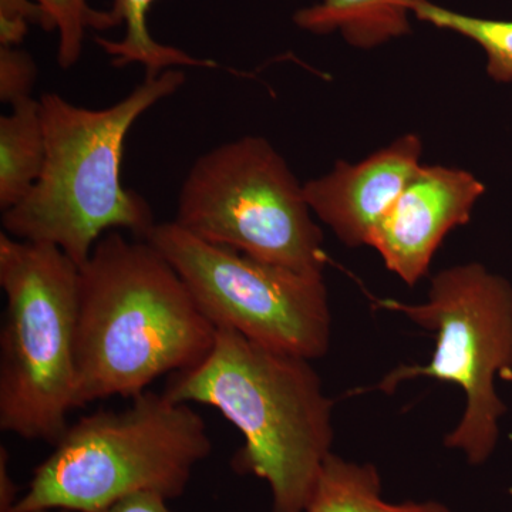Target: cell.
I'll return each mask as SVG.
<instances>
[{"mask_svg":"<svg viewBox=\"0 0 512 512\" xmlns=\"http://www.w3.org/2000/svg\"><path fill=\"white\" fill-rule=\"evenodd\" d=\"M184 83L181 69L146 76L124 99L99 110L43 94L45 167L28 197L3 212V232L55 245L80 268L107 232L126 229L146 238L157 222L148 202L121 181L124 143L134 123Z\"/></svg>","mask_w":512,"mask_h":512,"instance_id":"cell-3","label":"cell"},{"mask_svg":"<svg viewBox=\"0 0 512 512\" xmlns=\"http://www.w3.org/2000/svg\"><path fill=\"white\" fill-rule=\"evenodd\" d=\"M421 151L420 137L407 134L360 163L338 161L330 173L303 184L306 201L343 244L367 245L421 167Z\"/></svg>","mask_w":512,"mask_h":512,"instance_id":"cell-10","label":"cell"},{"mask_svg":"<svg viewBox=\"0 0 512 512\" xmlns=\"http://www.w3.org/2000/svg\"><path fill=\"white\" fill-rule=\"evenodd\" d=\"M37 77L33 57L19 46H0V100L10 107L32 99Z\"/></svg>","mask_w":512,"mask_h":512,"instance_id":"cell-17","label":"cell"},{"mask_svg":"<svg viewBox=\"0 0 512 512\" xmlns=\"http://www.w3.org/2000/svg\"><path fill=\"white\" fill-rule=\"evenodd\" d=\"M157 0H113L109 12L111 29L123 26L120 40L97 37L96 43L111 59L117 69L138 64L146 69V76H158L170 69H218L220 64L205 57H197L164 45L154 39L148 29V13Z\"/></svg>","mask_w":512,"mask_h":512,"instance_id":"cell-13","label":"cell"},{"mask_svg":"<svg viewBox=\"0 0 512 512\" xmlns=\"http://www.w3.org/2000/svg\"><path fill=\"white\" fill-rule=\"evenodd\" d=\"M174 222L202 241L302 274L323 275L328 262L303 184L264 137L237 138L198 157Z\"/></svg>","mask_w":512,"mask_h":512,"instance_id":"cell-7","label":"cell"},{"mask_svg":"<svg viewBox=\"0 0 512 512\" xmlns=\"http://www.w3.org/2000/svg\"><path fill=\"white\" fill-rule=\"evenodd\" d=\"M305 512H451L440 501L387 503L373 464H359L330 453Z\"/></svg>","mask_w":512,"mask_h":512,"instance_id":"cell-14","label":"cell"},{"mask_svg":"<svg viewBox=\"0 0 512 512\" xmlns=\"http://www.w3.org/2000/svg\"><path fill=\"white\" fill-rule=\"evenodd\" d=\"M40 15L33 0H0V46H20Z\"/></svg>","mask_w":512,"mask_h":512,"instance_id":"cell-18","label":"cell"},{"mask_svg":"<svg viewBox=\"0 0 512 512\" xmlns=\"http://www.w3.org/2000/svg\"><path fill=\"white\" fill-rule=\"evenodd\" d=\"M46 161L40 103L20 101L0 117V208L12 210L35 188Z\"/></svg>","mask_w":512,"mask_h":512,"instance_id":"cell-12","label":"cell"},{"mask_svg":"<svg viewBox=\"0 0 512 512\" xmlns=\"http://www.w3.org/2000/svg\"><path fill=\"white\" fill-rule=\"evenodd\" d=\"M144 239L174 266L215 328L303 359L328 353L332 318L323 275L256 261L174 221L157 222Z\"/></svg>","mask_w":512,"mask_h":512,"instance_id":"cell-8","label":"cell"},{"mask_svg":"<svg viewBox=\"0 0 512 512\" xmlns=\"http://www.w3.org/2000/svg\"><path fill=\"white\" fill-rule=\"evenodd\" d=\"M410 0H319L296 10L293 22L312 35L339 33L357 49H375L409 35Z\"/></svg>","mask_w":512,"mask_h":512,"instance_id":"cell-11","label":"cell"},{"mask_svg":"<svg viewBox=\"0 0 512 512\" xmlns=\"http://www.w3.org/2000/svg\"><path fill=\"white\" fill-rule=\"evenodd\" d=\"M180 403L214 407L244 437L232 470L268 484L272 512H305L333 441V402L311 360L217 329L198 365L168 379Z\"/></svg>","mask_w":512,"mask_h":512,"instance_id":"cell-2","label":"cell"},{"mask_svg":"<svg viewBox=\"0 0 512 512\" xmlns=\"http://www.w3.org/2000/svg\"><path fill=\"white\" fill-rule=\"evenodd\" d=\"M484 192V184L466 170L421 165L367 247L375 248L404 284L416 285L444 238L470 221Z\"/></svg>","mask_w":512,"mask_h":512,"instance_id":"cell-9","label":"cell"},{"mask_svg":"<svg viewBox=\"0 0 512 512\" xmlns=\"http://www.w3.org/2000/svg\"><path fill=\"white\" fill-rule=\"evenodd\" d=\"M46 32L57 35V62L72 69L82 57L87 30L111 29L109 12L94 9L87 0H33Z\"/></svg>","mask_w":512,"mask_h":512,"instance_id":"cell-16","label":"cell"},{"mask_svg":"<svg viewBox=\"0 0 512 512\" xmlns=\"http://www.w3.org/2000/svg\"><path fill=\"white\" fill-rule=\"evenodd\" d=\"M410 12L421 22L477 43L487 56L488 76L498 83H512V20L478 18L431 0H410Z\"/></svg>","mask_w":512,"mask_h":512,"instance_id":"cell-15","label":"cell"},{"mask_svg":"<svg viewBox=\"0 0 512 512\" xmlns=\"http://www.w3.org/2000/svg\"><path fill=\"white\" fill-rule=\"evenodd\" d=\"M36 512H55V511H36ZM59 512H70V511H59Z\"/></svg>","mask_w":512,"mask_h":512,"instance_id":"cell-21","label":"cell"},{"mask_svg":"<svg viewBox=\"0 0 512 512\" xmlns=\"http://www.w3.org/2000/svg\"><path fill=\"white\" fill-rule=\"evenodd\" d=\"M80 266L45 242L0 234V429L55 446L77 409Z\"/></svg>","mask_w":512,"mask_h":512,"instance_id":"cell-5","label":"cell"},{"mask_svg":"<svg viewBox=\"0 0 512 512\" xmlns=\"http://www.w3.org/2000/svg\"><path fill=\"white\" fill-rule=\"evenodd\" d=\"M103 512H174L168 507L167 498L158 494L143 493L131 495L111 505Z\"/></svg>","mask_w":512,"mask_h":512,"instance_id":"cell-19","label":"cell"},{"mask_svg":"<svg viewBox=\"0 0 512 512\" xmlns=\"http://www.w3.org/2000/svg\"><path fill=\"white\" fill-rule=\"evenodd\" d=\"M380 305L436 333V349L427 365L396 367L375 389L393 393L417 377L457 384L466 393V410L444 446L461 451L471 466L490 460L507 413L495 377L512 370L511 282L470 262L434 276L426 302Z\"/></svg>","mask_w":512,"mask_h":512,"instance_id":"cell-6","label":"cell"},{"mask_svg":"<svg viewBox=\"0 0 512 512\" xmlns=\"http://www.w3.org/2000/svg\"><path fill=\"white\" fill-rule=\"evenodd\" d=\"M211 451L200 413L146 390L126 409L99 410L69 424L12 512H103L143 493L175 500Z\"/></svg>","mask_w":512,"mask_h":512,"instance_id":"cell-4","label":"cell"},{"mask_svg":"<svg viewBox=\"0 0 512 512\" xmlns=\"http://www.w3.org/2000/svg\"><path fill=\"white\" fill-rule=\"evenodd\" d=\"M9 451L0 447V512H12L20 495L9 468Z\"/></svg>","mask_w":512,"mask_h":512,"instance_id":"cell-20","label":"cell"},{"mask_svg":"<svg viewBox=\"0 0 512 512\" xmlns=\"http://www.w3.org/2000/svg\"><path fill=\"white\" fill-rule=\"evenodd\" d=\"M80 274L77 406L133 399L210 353L217 328L146 239L107 232Z\"/></svg>","mask_w":512,"mask_h":512,"instance_id":"cell-1","label":"cell"}]
</instances>
